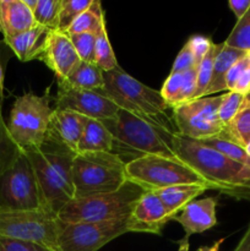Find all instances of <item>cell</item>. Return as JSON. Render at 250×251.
Here are the masks:
<instances>
[{"instance_id":"cell-23","label":"cell","mask_w":250,"mask_h":251,"mask_svg":"<svg viewBox=\"0 0 250 251\" xmlns=\"http://www.w3.org/2000/svg\"><path fill=\"white\" fill-rule=\"evenodd\" d=\"M247 54L248 53H245V51L230 48V47H227L223 43V47L221 48L220 53L217 54L215 63H213L210 85H208L203 97H210L211 95H215V93L221 92V91L227 90L225 76H227L228 71L238 60L244 58Z\"/></svg>"},{"instance_id":"cell-38","label":"cell","mask_w":250,"mask_h":251,"mask_svg":"<svg viewBox=\"0 0 250 251\" xmlns=\"http://www.w3.org/2000/svg\"><path fill=\"white\" fill-rule=\"evenodd\" d=\"M186 44L190 47L191 51H193L194 56L196 59V63L199 65L201 60L206 56V54L210 51L213 42L205 36H193L188 39Z\"/></svg>"},{"instance_id":"cell-8","label":"cell","mask_w":250,"mask_h":251,"mask_svg":"<svg viewBox=\"0 0 250 251\" xmlns=\"http://www.w3.org/2000/svg\"><path fill=\"white\" fill-rule=\"evenodd\" d=\"M125 173L127 181L136 184L145 191L153 193L184 184H207L180 159L164 156H145L134 159L126 163Z\"/></svg>"},{"instance_id":"cell-46","label":"cell","mask_w":250,"mask_h":251,"mask_svg":"<svg viewBox=\"0 0 250 251\" xmlns=\"http://www.w3.org/2000/svg\"><path fill=\"white\" fill-rule=\"evenodd\" d=\"M24 2L27 5L28 9H31L32 11H33V10L36 9L37 4H38V0H24Z\"/></svg>"},{"instance_id":"cell-40","label":"cell","mask_w":250,"mask_h":251,"mask_svg":"<svg viewBox=\"0 0 250 251\" xmlns=\"http://www.w3.org/2000/svg\"><path fill=\"white\" fill-rule=\"evenodd\" d=\"M228 5L237 17V20H240L250 9V0H229Z\"/></svg>"},{"instance_id":"cell-4","label":"cell","mask_w":250,"mask_h":251,"mask_svg":"<svg viewBox=\"0 0 250 251\" xmlns=\"http://www.w3.org/2000/svg\"><path fill=\"white\" fill-rule=\"evenodd\" d=\"M97 92L109 98L119 109L131 113L162 129L176 132L173 118L167 113L169 107L161 92L140 82L120 66L104 73V87Z\"/></svg>"},{"instance_id":"cell-28","label":"cell","mask_w":250,"mask_h":251,"mask_svg":"<svg viewBox=\"0 0 250 251\" xmlns=\"http://www.w3.org/2000/svg\"><path fill=\"white\" fill-rule=\"evenodd\" d=\"M199 144L205 145V146L211 147V149L216 150L220 153L225 154L228 158L233 159V161L238 162V163L247 166L250 168V156L247 152V149L233 140L228 139L225 136H216V137H207V139L202 140H195Z\"/></svg>"},{"instance_id":"cell-49","label":"cell","mask_w":250,"mask_h":251,"mask_svg":"<svg viewBox=\"0 0 250 251\" xmlns=\"http://www.w3.org/2000/svg\"><path fill=\"white\" fill-rule=\"evenodd\" d=\"M248 96H250V93H249V95H248Z\"/></svg>"},{"instance_id":"cell-2","label":"cell","mask_w":250,"mask_h":251,"mask_svg":"<svg viewBox=\"0 0 250 251\" xmlns=\"http://www.w3.org/2000/svg\"><path fill=\"white\" fill-rule=\"evenodd\" d=\"M36 173L44 208L56 216L75 198L73 184V161L75 152L47 135L38 149L24 152Z\"/></svg>"},{"instance_id":"cell-1","label":"cell","mask_w":250,"mask_h":251,"mask_svg":"<svg viewBox=\"0 0 250 251\" xmlns=\"http://www.w3.org/2000/svg\"><path fill=\"white\" fill-rule=\"evenodd\" d=\"M176 158L188 164L213 190L238 199H250V168L178 132L172 137Z\"/></svg>"},{"instance_id":"cell-32","label":"cell","mask_w":250,"mask_h":251,"mask_svg":"<svg viewBox=\"0 0 250 251\" xmlns=\"http://www.w3.org/2000/svg\"><path fill=\"white\" fill-rule=\"evenodd\" d=\"M92 0H63L59 12V22L56 31L66 33L76 19L90 7Z\"/></svg>"},{"instance_id":"cell-45","label":"cell","mask_w":250,"mask_h":251,"mask_svg":"<svg viewBox=\"0 0 250 251\" xmlns=\"http://www.w3.org/2000/svg\"><path fill=\"white\" fill-rule=\"evenodd\" d=\"M178 244H179L178 251H190V249H189V238L184 237L183 239L179 240Z\"/></svg>"},{"instance_id":"cell-50","label":"cell","mask_w":250,"mask_h":251,"mask_svg":"<svg viewBox=\"0 0 250 251\" xmlns=\"http://www.w3.org/2000/svg\"><path fill=\"white\" fill-rule=\"evenodd\" d=\"M0 32H1V31H0Z\"/></svg>"},{"instance_id":"cell-21","label":"cell","mask_w":250,"mask_h":251,"mask_svg":"<svg viewBox=\"0 0 250 251\" xmlns=\"http://www.w3.org/2000/svg\"><path fill=\"white\" fill-rule=\"evenodd\" d=\"M206 190H212V188L208 184H184V185L162 189V190L154 191V193L161 199L164 207L167 208L168 213L171 215L172 221H173V218L188 203L195 200L196 196L201 195Z\"/></svg>"},{"instance_id":"cell-26","label":"cell","mask_w":250,"mask_h":251,"mask_svg":"<svg viewBox=\"0 0 250 251\" xmlns=\"http://www.w3.org/2000/svg\"><path fill=\"white\" fill-rule=\"evenodd\" d=\"M2 98H0V176L9 171L24 152L10 135L7 124L2 117Z\"/></svg>"},{"instance_id":"cell-47","label":"cell","mask_w":250,"mask_h":251,"mask_svg":"<svg viewBox=\"0 0 250 251\" xmlns=\"http://www.w3.org/2000/svg\"><path fill=\"white\" fill-rule=\"evenodd\" d=\"M245 149H247V152L249 153V156H250V142L247 145V147H245Z\"/></svg>"},{"instance_id":"cell-15","label":"cell","mask_w":250,"mask_h":251,"mask_svg":"<svg viewBox=\"0 0 250 251\" xmlns=\"http://www.w3.org/2000/svg\"><path fill=\"white\" fill-rule=\"evenodd\" d=\"M38 60L43 61L55 74L58 81H65L81 61L69 34L56 29L48 34Z\"/></svg>"},{"instance_id":"cell-20","label":"cell","mask_w":250,"mask_h":251,"mask_svg":"<svg viewBox=\"0 0 250 251\" xmlns=\"http://www.w3.org/2000/svg\"><path fill=\"white\" fill-rule=\"evenodd\" d=\"M50 31L51 29L47 27L37 25L29 31L17 34L11 38H4V42L11 48L20 61L27 63L39 58Z\"/></svg>"},{"instance_id":"cell-31","label":"cell","mask_w":250,"mask_h":251,"mask_svg":"<svg viewBox=\"0 0 250 251\" xmlns=\"http://www.w3.org/2000/svg\"><path fill=\"white\" fill-rule=\"evenodd\" d=\"M61 2L63 0H38L36 9L32 11L36 24L51 31L58 28Z\"/></svg>"},{"instance_id":"cell-10","label":"cell","mask_w":250,"mask_h":251,"mask_svg":"<svg viewBox=\"0 0 250 251\" xmlns=\"http://www.w3.org/2000/svg\"><path fill=\"white\" fill-rule=\"evenodd\" d=\"M44 208L41 188L31 162L25 153L0 176V211Z\"/></svg>"},{"instance_id":"cell-39","label":"cell","mask_w":250,"mask_h":251,"mask_svg":"<svg viewBox=\"0 0 250 251\" xmlns=\"http://www.w3.org/2000/svg\"><path fill=\"white\" fill-rule=\"evenodd\" d=\"M249 60H248L247 55L244 58H242L240 60H238L232 68L229 69L228 71L227 76H225V86H227L228 91H233L234 90L235 85H237L238 80L240 78V76L243 75L245 70L249 68Z\"/></svg>"},{"instance_id":"cell-34","label":"cell","mask_w":250,"mask_h":251,"mask_svg":"<svg viewBox=\"0 0 250 251\" xmlns=\"http://www.w3.org/2000/svg\"><path fill=\"white\" fill-rule=\"evenodd\" d=\"M244 100L245 96L234 92V91H228L227 93L222 95V102H221L220 109H218V117H220L223 126H228L229 123L234 119Z\"/></svg>"},{"instance_id":"cell-13","label":"cell","mask_w":250,"mask_h":251,"mask_svg":"<svg viewBox=\"0 0 250 251\" xmlns=\"http://www.w3.org/2000/svg\"><path fill=\"white\" fill-rule=\"evenodd\" d=\"M54 109L70 110L86 118L105 120L114 117L119 108L109 98L100 95L97 91L80 90L58 82Z\"/></svg>"},{"instance_id":"cell-44","label":"cell","mask_w":250,"mask_h":251,"mask_svg":"<svg viewBox=\"0 0 250 251\" xmlns=\"http://www.w3.org/2000/svg\"><path fill=\"white\" fill-rule=\"evenodd\" d=\"M0 98H4V69L0 59Z\"/></svg>"},{"instance_id":"cell-5","label":"cell","mask_w":250,"mask_h":251,"mask_svg":"<svg viewBox=\"0 0 250 251\" xmlns=\"http://www.w3.org/2000/svg\"><path fill=\"white\" fill-rule=\"evenodd\" d=\"M145 194L144 189L126 181L117 191L82 199H73L59 212L63 223H97L129 218L132 208Z\"/></svg>"},{"instance_id":"cell-30","label":"cell","mask_w":250,"mask_h":251,"mask_svg":"<svg viewBox=\"0 0 250 251\" xmlns=\"http://www.w3.org/2000/svg\"><path fill=\"white\" fill-rule=\"evenodd\" d=\"M96 64L102 69L103 73L112 71L119 66L112 44L108 38L105 26L98 32V34H96Z\"/></svg>"},{"instance_id":"cell-37","label":"cell","mask_w":250,"mask_h":251,"mask_svg":"<svg viewBox=\"0 0 250 251\" xmlns=\"http://www.w3.org/2000/svg\"><path fill=\"white\" fill-rule=\"evenodd\" d=\"M198 66L199 65L196 63V59L191 51L190 47L185 43L176 55L171 73H186V71L193 70V69H198Z\"/></svg>"},{"instance_id":"cell-9","label":"cell","mask_w":250,"mask_h":251,"mask_svg":"<svg viewBox=\"0 0 250 251\" xmlns=\"http://www.w3.org/2000/svg\"><path fill=\"white\" fill-rule=\"evenodd\" d=\"M60 221L47 208L31 211H0V237L37 243L58 251Z\"/></svg>"},{"instance_id":"cell-41","label":"cell","mask_w":250,"mask_h":251,"mask_svg":"<svg viewBox=\"0 0 250 251\" xmlns=\"http://www.w3.org/2000/svg\"><path fill=\"white\" fill-rule=\"evenodd\" d=\"M234 92L240 93L243 96H248L250 93V65L247 70L243 73L240 78L238 80L237 85L234 87Z\"/></svg>"},{"instance_id":"cell-22","label":"cell","mask_w":250,"mask_h":251,"mask_svg":"<svg viewBox=\"0 0 250 251\" xmlns=\"http://www.w3.org/2000/svg\"><path fill=\"white\" fill-rule=\"evenodd\" d=\"M113 136L100 120L87 118L77 146V153L112 152Z\"/></svg>"},{"instance_id":"cell-35","label":"cell","mask_w":250,"mask_h":251,"mask_svg":"<svg viewBox=\"0 0 250 251\" xmlns=\"http://www.w3.org/2000/svg\"><path fill=\"white\" fill-rule=\"evenodd\" d=\"M69 37L81 61L96 63V34L77 33Z\"/></svg>"},{"instance_id":"cell-42","label":"cell","mask_w":250,"mask_h":251,"mask_svg":"<svg viewBox=\"0 0 250 251\" xmlns=\"http://www.w3.org/2000/svg\"><path fill=\"white\" fill-rule=\"evenodd\" d=\"M234 251H250V225Z\"/></svg>"},{"instance_id":"cell-48","label":"cell","mask_w":250,"mask_h":251,"mask_svg":"<svg viewBox=\"0 0 250 251\" xmlns=\"http://www.w3.org/2000/svg\"><path fill=\"white\" fill-rule=\"evenodd\" d=\"M247 58H248V60H249V64H250V51H248V54H247Z\"/></svg>"},{"instance_id":"cell-6","label":"cell","mask_w":250,"mask_h":251,"mask_svg":"<svg viewBox=\"0 0 250 251\" xmlns=\"http://www.w3.org/2000/svg\"><path fill=\"white\" fill-rule=\"evenodd\" d=\"M126 163L113 152L76 153L73 161L75 198L113 193L127 181Z\"/></svg>"},{"instance_id":"cell-16","label":"cell","mask_w":250,"mask_h":251,"mask_svg":"<svg viewBox=\"0 0 250 251\" xmlns=\"http://www.w3.org/2000/svg\"><path fill=\"white\" fill-rule=\"evenodd\" d=\"M217 198H205L191 201L173 218V221L180 223L185 232V238L205 232L215 227L217 223Z\"/></svg>"},{"instance_id":"cell-11","label":"cell","mask_w":250,"mask_h":251,"mask_svg":"<svg viewBox=\"0 0 250 251\" xmlns=\"http://www.w3.org/2000/svg\"><path fill=\"white\" fill-rule=\"evenodd\" d=\"M222 96L202 97L174 108L173 122L176 132L191 140L222 136L225 127L218 117Z\"/></svg>"},{"instance_id":"cell-27","label":"cell","mask_w":250,"mask_h":251,"mask_svg":"<svg viewBox=\"0 0 250 251\" xmlns=\"http://www.w3.org/2000/svg\"><path fill=\"white\" fill-rule=\"evenodd\" d=\"M228 137L243 147H247L250 142V96H245V100L234 119L225 126Z\"/></svg>"},{"instance_id":"cell-43","label":"cell","mask_w":250,"mask_h":251,"mask_svg":"<svg viewBox=\"0 0 250 251\" xmlns=\"http://www.w3.org/2000/svg\"><path fill=\"white\" fill-rule=\"evenodd\" d=\"M225 242V239H220L218 242H216L215 244L211 245V247H203L200 248L198 251H220V245Z\"/></svg>"},{"instance_id":"cell-17","label":"cell","mask_w":250,"mask_h":251,"mask_svg":"<svg viewBox=\"0 0 250 251\" xmlns=\"http://www.w3.org/2000/svg\"><path fill=\"white\" fill-rule=\"evenodd\" d=\"M87 118L70 110L54 109L48 136L77 153V146Z\"/></svg>"},{"instance_id":"cell-7","label":"cell","mask_w":250,"mask_h":251,"mask_svg":"<svg viewBox=\"0 0 250 251\" xmlns=\"http://www.w3.org/2000/svg\"><path fill=\"white\" fill-rule=\"evenodd\" d=\"M53 114L54 108L50 105L48 92L43 96L26 92L15 100L7 129L22 152L38 149L43 144Z\"/></svg>"},{"instance_id":"cell-12","label":"cell","mask_w":250,"mask_h":251,"mask_svg":"<svg viewBox=\"0 0 250 251\" xmlns=\"http://www.w3.org/2000/svg\"><path fill=\"white\" fill-rule=\"evenodd\" d=\"M129 233L127 218L97 223H63L58 233V251H98Z\"/></svg>"},{"instance_id":"cell-24","label":"cell","mask_w":250,"mask_h":251,"mask_svg":"<svg viewBox=\"0 0 250 251\" xmlns=\"http://www.w3.org/2000/svg\"><path fill=\"white\" fill-rule=\"evenodd\" d=\"M74 88L100 91L104 87V73L96 63L80 61L65 81H58Z\"/></svg>"},{"instance_id":"cell-33","label":"cell","mask_w":250,"mask_h":251,"mask_svg":"<svg viewBox=\"0 0 250 251\" xmlns=\"http://www.w3.org/2000/svg\"><path fill=\"white\" fill-rule=\"evenodd\" d=\"M225 44L245 53L250 51V9L242 19L238 20Z\"/></svg>"},{"instance_id":"cell-25","label":"cell","mask_w":250,"mask_h":251,"mask_svg":"<svg viewBox=\"0 0 250 251\" xmlns=\"http://www.w3.org/2000/svg\"><path fill=\"white\" fill-rule=\"evenodd\" d=\"M105 26L104 11L102 9V4L100 0H92L90 7L83 11L77 19L74 21L70 28L68 29V34L77 33H92L98 34V32Z\"/></svg>"},{"instance_id":"cell-36","label":"cell","mask_w":250,"mask_h":251,"mask_svg":"<svg viewBox=\"0 0 250 251\" xmlns=\"http://www.w3.org/2000/svg\"><path fill=\"white\" fill-rule=\"evenodd\" d=\"M0 251H53L41 244L26 240L0 237Z\"/></svg>"},{"instance_id":"cell-19","label":"cell","mask_w":250,"mask_h":251,"mask_svg":"<svg viewBox=\"0 0 250 251\" xmlns=\"http://www.w3.org/2000/svg\"><path fill=\"white\" fill-rule=\"evenodd\" d=\"M198 69L186 73H171L161 88V95L169 108L179 107L194 100L196 92Z\"/></svg>"},{"instance_id":"cell-14","label":"cell","mask_w":250,"mask_h":251,"mask_svg":"<svg viewBox=\"0 0 250 251\" xmlns=\"http://www.w3.org/2000/svg\"><path fill=\"white\" fill-rule=\"evenodd\" d=\"M169 221H172L171 215L158 195L153 191H145L127 218V229L159 235Z\"/></svg>"},{"instance_id":"cell-3","label":"cell","mask_w":250,"mask_h":251,"mask_svg":"<svg viewBox=\"0 0 250 251\" xmlns=\"http://www.w3.org/2000/svg\"><path fill=\"white\" fill-rule=\"evenodd\" d=\"M100 122L113 136L112 152L125 163L145 156L176 158L171 145L175 132L156 126L123 109L110 119Z\"/></svg>"},{"instance_id":"cell-29","label":"cell","mask_w":250,"mask_h":251,"mask_svg":"<svg viewBox=\"0 0 250 251\" xmlns=\"http://www.w3.org/2000/svg\"><path fill=\"white\" fill-rule=\"evenodd\" d=\"M223 47V43L220 44H212L210 51L206 54L205 58L201 60V63L198 66V74H196V92L194 100H199L202 98L205 95L206 90H207L208 85H210L211 76H212V69L215 59L217 54L220 53L221 48Z\"/></svg>"},{"instance_id":"cell-18","label":"cell","mask_w":250,"mask_h":251,"mask_svg":"<svg viewBox=\"0 0 250 251\" xmlns=\"http://www.w3.org/2000/svg\"><path fill=\"white\" fill-rule=\"evenodd\" d=\"M34 26L33 12L24 0H0V31L4 38L24 33Z\"/></svg>"}]
</instances>
